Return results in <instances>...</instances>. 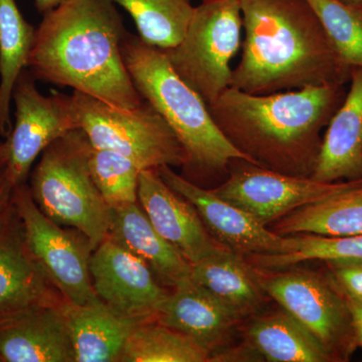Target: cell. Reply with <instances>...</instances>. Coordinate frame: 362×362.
Instances as JSON below:
<instances>
[{
  "label": "cell",
  "mask_w": 362,
  "mask_h": 362,
  "mask_svg": "<svg viewBox=\"0 0 362 362\" xmlns=\"http://www.w3.org/2000/svg\"><path fill=\"white\" fill-rule=\"evenodd\" d=\"M65 1L66 0H35V4L39 13L45 14Z\"/></svg>",
  "instance_id": "obj_33"
},
{
  "label": "cell",
  "mask_w": 362,
  "mask_h": 362,
  "mask_svg": "<svg viewBox=\"0 0 362 362\" xmlns=\"http://www.w3.org/2000/svg\"><path fill=\"white\" fill-rule=\"evenodd\" d=\"M64 301L33 258L11 202L0 216V319L35 305Z\"/></svg>",
  "instance_id": "obj_16"
},
{
  "label": "cell",
  "mask_w": 362,
  "mask_h": 362,
  "mask_svg": "<svg viewBox=\"0 0 362 362\" xmlns=\"http://www.w3.org/2000/svg\"><path fill=\"white\" fill-rule=\"evenodd\" d=\"M349 90L335 112L310 177L320 182L362 180V68L350 71Z\"/></svg>",
  "instance_id": "obj_17"
},
{
  "label": "cell",
  "mask_w": 362,
  "mask_h": 362,
  "mask_svg": "<svg viewBox=\"0 0 362 362\" xmlns=\"http://www.w3.org/2000/svg\"><path fill=\"white\" fill-rule=\"evenodd\" d=\"M337 286L340 293H341L343 298H344L345 303L349 307L352 325H354V332H356V335L357 343H358V346L362 347V299L352 296L349 293L342 290L339 286L337 284Z\"/></svg>",
  "instance_id": "obj_31"
},
{
  "label": "cell",
  "mask_w": 362,
  "mask_h": 362,
  "mask_svg": "<svg viewBox=\"0 0 362 362\" xmlns=\"http://www.w3.org/2000/svg\"><path fill=\"white\" fill-rule=\"evenodd\" d=\"M122 6L145 44L162 51L173 49L187 33L194 14L190 0H111Z\"/></svg>",
  "instance_id": "obj_25"
},
{
  "label": "cell",
  "mask_w": 362,
  "mask_h": 362,
  "mask_svg": "<svg viewBox=\"0 0 362 362\" xmlns=\"http://www.w3.org/2000/svg\"><path fill=\"white\" fill-rule=\"evenodd\" d=\"M90 148L81 128L62 136L40 154L28 185L45 216L82 233L95 250L108 237L112 209L90 175Z\"/></svg>",
  "instance_id": "obj_5"
},
{
  "label": "cell",
  "mask_w": 362,
  "mask_h": 362,
  "mask_svg": "<svg viewBox=\"0 0 362 362\" xmlns=\"http://www.w3.org/2000/svg\"><path fill=\"white\" fill-rule=\"evenodd\" d=\"M259 277L265 294L310 331L333 361H349L358 343L349 307L329 273L289 271Z\"/></svg>",
  "instance_id": "obj_9"
},
{
  "label": "cell",
  "mask_w": 362,
  "mask_h": 362,
  "mask_svg": "<svg viewBox=\"0 0 362 362\" xmlns=\"http://www.w3.org/2000/svg\"><path fill=\"white\" fill-rule=\"evenodd\" d=\"M122 54L140 96L160 114L185 147L188 173H223L235 159L252 163L226 139L206 102L176 74L165 52L127 33Z\"/></svg>",
  "instance_id": "obj_4"
},
{
  "label": "cell",
  "mask_w": 362,
  "mask_h": 362,
  "mask_svg": "<svg viewBox=\"0 0 362 362\" xmlns=\"http://www.w3.org/2000/svg\"><path fill=\"white\" fill-rule=\"evenodd\" d=\"M240 0H204L194 6L180 44L163 51L178 76L207 106L230 88V61L242 47Z\"/></svg>",
  "instance_id": "obj_7"
},
{
  "label": "cell",
  "mask_w": 362,
  "mask_h": 362,
  "mask_svg": "<svg viewBox=\"0 0 362 362\" xmlns=\"http://www.w3.org/2000/svg\"><path fill=\"white\" fill-rule=\"evenodd\" d=\"M138 202L156 232L192 265L228 250L211 237L195 207L169 187L156 169L140 173Z\"/></svg>",
  "instance_id": "obj_14"
},
{
  "label": "cell",
  "mask_w": 362,
  "mask_h": 362,
  "mask_svg": "<svg viewBox=\"0 0 362 362\" xmlns=\"http://www.w3.org/2000/svg\"><path fill=\"white\" fill-rule=\"evenodd\" d=\"M245 40L230 87L271 94L345 85L351 68L333 49L308 0H240Z\"/></svg>",
  "instance_id": "obj_3"
},
{
  "label": "cell",
  "mask_w": 362,
  "mask_h": 362,
  "mask_svg": "<svg viewBox=\"0 0 362 362\" xmlns=\"http://www.w3.org/2000/svg\"><path fill=\"white\" fill-rule=\"evenodd\" d=\"M90 273L100 301L134 325L156 320L170 293L146 263L108 237L93 251Z\"/></svg>",
  "instance_id": "obj_12"
},
{
  "label": "cell",
  "mask_w": 362,
  "mask_h": 362,
  "mask_svg": "<svg viewBox=\"0 0 362 362\" xmlns=\"http://www.w3.org/2000/svg\"><path fill=\"white\" fill-rule=\"evenodd\" d=\"M28 69L21 74L13 92L14 124L8 137L6 173L14 187L28 182L33 163L58 138L78 128L71 95L45 96Z\"/></svg>",
  "instance_id": "obj_10"
},
{
  "label": "cell",
  "mask_w": 362,
  "mask_h": 362,
  "mask_svg": "<svg viewBox=\"0 0 362 362\" xmlns=\"http://www.w3.org/2000/svg\"><path fill=\"white\" fill-rule=\"evenodd\" d=\"M247 338L261 356L274 362H334L310 331L285 310L257 319Z\"/></svg>",
  "instance_id": "obj_23"
},
{
  "label": "cell",
  "mask_w": 362,
  "mask_h": 362,
  "mask_svg": "<svg viewBox=\"0 0 362 362\" xmlns=\"http://www.w3.org/2000/svg\"><path fill=\"white\" fill-rule=\"evenodd\" d=\"M78 128L95 148L108 149L134 162L141 170L161 166L187 168L188 156L166 121L146 101L120 109L73 90Z\"/></svg>",
  "instance_id": "obj_6"
},
{
  "label": "cell",
  "mask_w": 362,
  "mask_h": 362,
  "mask_svg": "<svg viewBox=\"0 0 362 362\" xmlns=\"http://www.w3.org/2000/svg\"><path fill=\"white\" fill-rule=\"evenodd\" d=\"M239 319L237 314L188 277L173 288L156 320L189 337L211 357Z\"/></svg>",
  "instance_id": "obj_18"
},
{
  "label": "cell",
  "mask_w": 362,
  "mask_h": 362,
  "mask_svg": "<svg viewBox=\"0 0 362 362\" xmlns=\"http://www.w3.org/2000/svg\"><path fill=\"white\" fill-rule=\"evenodd\" d=\"M13 202L33 258L66 303L101 302L90 279V259L94 250L87 237L45 216L33 201L28 182L14 187Z\"/></svg>",
  "instance_id": "obj_8"
},
{
  "label": "cell",
  "mask_w": 362,
  "mask_h": 362,
  "mask_svg": "<svg viewBox=\"0 0 362 362\" xmlns=\"http://www.w3.org/2000/svg\"><path fill=\"white\" fill-rule=\"evenodd\" d=\"M211 354L189 337L156 320L136 324L120 362H206Z\"/></svg>",
  "instance_id": "obj_26"
},
{
  "label": "cell",
  "mask_w": 362,
  "mask_h": 362,
  "mask_svg": "<svg viewBox=\"0 0 362 362\" xmlns=\"http://www.w3.org/2000/svg\"><path fill=\"white\" fill-rule=\"evenodd\" d=\"M339 1L356 11H362V0H339Z\"/></svg>",
  "instance_id": "obj_35"
},
{
  "label": "cell",
  "mask_w": 362,
  "mask_h": 362,
  "mask_svg": "<svg viewBox=\"0 0 362 362\" xmlns=\"http://www.w3.org/2000/svg\"><path fill=\"white\" fill-rule=\"evenodd\" d=\"M278 221L273 232L280 235H362V182L323 201L300 207Z\"/></svg>",
  "instance_id": "obj_22"
},
{
  "label": "cell",
  "mask_w": 362,
  "mask_h": 362,
  "mask_svg": "<svg viewBox=\"0 0 362 362\" xmlns=\"http://www.w3.org/2000/svg\"><path fill=\"white\" fill-rule=\"evenodd\" d=\"M66 301L35 305L0 319L4 362H76Z\"/></svg>",
  "instance_id": "obj_15"
},
{
  "label": "cell",
  "mask_w": 362,
  "mask_h": 362,
  "mask_svg": "<svg viewBox=\"0 0 362 362\" xmlns=\"http://www.w3.org/2000/svg\"><path fill=\"white\" fill-rule=\"evenodd\" d=\"M76 362H120L134 324L123 320L102 302L65 303Z\"/></svg>",
  "instance_id": "obj_21"
},
{
  "label": "cell",
  "mask_w": 362,
  "mask_h": 362,
  "mask_svg": "<svg viewBox=\"0 0 362 362\" xmlns=\"http://www.w3.org/2000/svg\"><path fill=\"white\" fill-rule=\"evenodd\" d=\"M0 362H4V361H2L1 357H0Z\"/></svg>",
  "instance_id": "obj_36"
},
{
  "label": "cell",
  "mask_w": 362,
  "mask_h": 362,
  "mask_svg": "<svg viewBox=\"0 0 362 362\" xmlns=\"http://www.w3.org/2000/svg\"><path fill=\"white\" fill-rule=\"evenodd\" d=\"M328 273L342 290L362 299V259L325 262Z\"/></svg>",
  "instance_id": "obj_30"
},
{
  "label": "cell",
  "mask_w": 362,
  "mask_h": 362,
  "mask_svg": "<svg viewBox=\"0 0 362 362\" xmlns=\"http://www.w3.org/2000/svg\"><path fill=\"white\" fill-rule=\"evenodd\" d=\"M35 28L25 21L16 0H0V138L13 128L11 107L18 77L28 69Z\"/></svg>",
  "instance_id": "obj_24"
},
{
  "label": "cell",
  "mask_w": 362,
  "mask_h": 362,
  "mask_svg": "<svg viewBox=\"0 0 362 362\" xmlns=\"http://www.w3.org/2000/svg\"><path fill=\"white\" fill-rule=\"evenodd\" d=\"M108 238L146 263L164 287L190 277L192 264L156 232L139 202L112 209Z\"/></svg>",
  "instance_id": "obj_19"
},
{
  "label": "cell",
  "mask_w": 362,
  "mask_h": 362,
  "mask_svg": "<svg viewBox=\"0 0 362 362\" xmlns=\"http://www.w3.org/2000/svg\"><path fill=\"white\" fill-rule=\"evenodd\" d=\"M156 170L169 187L195 207L206 230L221 246L240 256L288 252L285 235L269 230L244 209L177 175L170 166H161Z\"/></svg>",
  "instance_id": "obj_13"
},
{
  "label": "cell",
  "mask_w": 362,
  "mask_h": 362,
  "mask_svg": "<svg viewBox=\"0 0 362 362\" xmlns=\"http://www.w3.org/2000/svg\"><path fill=\"white\" fill-rule=\"evenodd\" d=\"M89 168L98 190L111 209L138 202L142 170L134 162L111 150L92 146Z\"/></svg>",
  "instance_id": "obj_28"
},
{
  "label": "cell",
  "mask_w": 362,
  "mask_h": 362,
  "mask_svg": "<svg viewBox=\"0 0 362 362\" xmlns=\"http://www.w3.org/2000/svg\"><path fill=\"white\" fill-rule=\"evenodd\" d=\"M361 16H362V11H361Z\"/></svg>",
  "instance_id": "obj_37"
},
{
  "label": "cell",
  "mask_w": 362,
  "mask_h": 362,
  "mask_svg": "<svg viewBox=\"0 0 362 362\" xmlns=\"http://www.w3.org/2000/svg\"><path fill=\"white\" fill-rule=\"evenodd\" d=\"M288 252L283 255L250 257L263 270H280L301 262L362 259V235L325 237L312 233L285 235Z\"/></svg>",
  "instance_id": "obj_27"
},
{
  "label": "cell",
  "mask_w": 362,
  "mask_h": 362,
  "mask_svg": "<svg viewBox=\"0 0 362 362\" xmlns=\"http://www.w3.org/2000/svg\"><path fill=\"white\" fill-rule=\"evenodd\" d=\"M190 278L240 318L254 311L265 293L259 274L240 255L230 250L192 264Z\"/></svg>",
  "instance_id": "obj_20"
},
{
  "label": "cell",
  "mask_w": 362,
  "mask_h": 362,
  "mask_svg": "<svg viewBox=\"0 0 362 362\" xmlns=\"http://www.w3.org/2000/svg\"><path fill=\"white\" fill-rule=\"evenodd\" d=\"M333 49L349 68H362V16L361 11L339 0H308Z\"/></svg>",
  "instance_id": "obj_29"
},
{
  "label": "cell",
  "mask_w": 362,
  "mask_h": 362,
  "mask_svg": "<svg viewBox=\"0 0 362 362\" xmlns=\"http://www.w3.org/2000/svg\"><path fill=\"white\" fill-rule=\"evenodd\" d=\"M13 190L14 185L7 176L6 166L0 168V216L6 213L13 202Z\"/></svg>",
  "instance_id": "obj_32"
},
{
  "label": "cell",
  "mask_w": 362,
  "mask_h": 362,
  "mask_svg": "<svg viewBox=\"0 0 362 362\" xmlns=\"http://www.w3.org/2000/svg\"><path fill=\"white\" fill-rule=\"evenodd\" d=\"M7 157H8V145L4 139V141H0V168H6Z\"/></svg>",
  "instance_id": "obj_34"
},
{
  "label": "cell",
  "mask_w": 362,
  "mask_h": 362,
  "mask_svg": "<svg viewBox=\"0 0 362 362\" xmlns=\"http://www.w3.org/2000/svg\"><path fill=\"white\" fill-rule=\"evenodd\" d=\"M235 163L233 166L230 162L228 166V180L211 190L264 226L362 182H320L311 177L285 175L243 159H235Z\"/></svg>",
  "instance_id": "obj_11"
},
{
  "label": "cell",
  "mask_w": 362,
  "mask_h": 362,
  "mask_svg": "<svg viewBox=\"0 0 362 362\" xmlns=\"http://www.w3.org/2000/svg\"><path fill=\"white\" fill-rule=\"evenodd\" d=\"M126 33L111 0H66L35 28L28 69L42 82L117 108H136L144 100L124 61Z\"/></svg>",
  "instance_id": "obj_1"
},
{
  "label": "cell",
  "mask_w": 362,
  "mask_h": 362,
  "mask_svg": "<svg viewBox=\"0 0 362 362\" xmlns=\"http://www.w3.org/2000/svg\"><path fill=\"white\" fill-rule=\"evenodd\" d=\"M345 85L306 86L271 94L228 88L209 110L233 146L252 163L310 177L323 137L346 96Z\"/></svg>",
  "instance_id": "obj_2"
},
{
  "label": "cell",
  "mask_w": 362,
  "mask_h": 362,
  "mask_svg": "<svg viewBox=\"0 0 362 362\" xmlns=\"http://www.w3.org/2000/svg\"><path fill=\"white\" fill-rule=\"evenodd\" d=\"M202 1H204V0H202Z\"/></svg>",
  "instance_id": "obj_38"
}]
</instances>
